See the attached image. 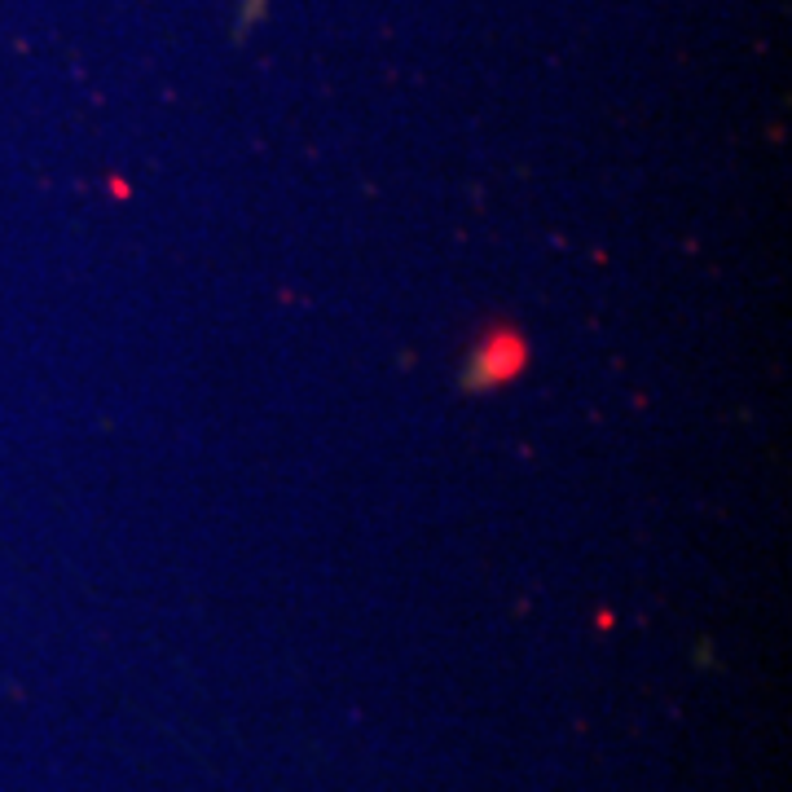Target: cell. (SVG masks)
Listing matches in <instances>:
<instances>
[{"mask_svg":"<svg viewBox=\"0 0 792 792\" xmlns=\"http://www.w3.org/2000/svg\"><path fill=\"white\" fill-rule=\"evenodd\" d=\"M524 366V344L515 335H493L480 344V353L472 357V379L475 387H493V383H507L515 370Z\"/></svg>","mask_w":792,"mask_h":792,"instance_id":"6da1fadb","label":"cell"}]
</instances>
